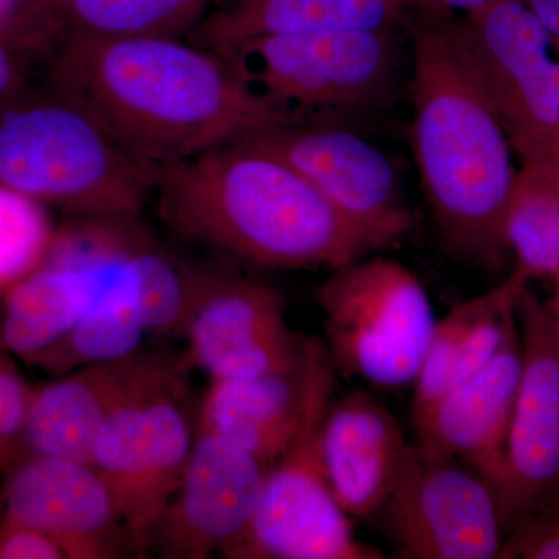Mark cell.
Here are the masks:
<instances>
[{"label":"cell","mask_w":559,"mask_h":559,"mask_svg":"<svg viewBox=\"0 0 559 559\" xmlns=\"http://www.w3.org/2000/svg\"><path fill=\"white\" fill-rule=\"evenodd\" d=\"M51 80L58 97L154 168L299 121L261 97L218 53L176 36L68 33Z\"/></svg>","instance_id":"6da1fadb"},{"label":"cell","mask_w":559,"mask_h":559,"mask_svg":"<svg viewBox=\"0 0 559 559\" xmlns=\"http://www.w3.org/2000/svg\"><path fill=\"white\" fill-rule=\"evenodd\" d=\"M154 191L180 237L260 266L333 271L393 245L246 139L157 168Z\"/></svg>","instance_id":"7a4b0ae2"},{"label":"cell","mask_w":559,"mask_h":559,"mask_svg":"<svg viewBox=\"0 0 559 559\" xmlns=\"http://www.w3.org/2000/svg\"><path fill=\"white\" fill-rule=\"evenodd\" d=\"M412 106V146L441 237L463 259L499 266L518 171L459 24L415 35Z\"/></svg>","instance_id":"3957f363"},{"label":"cell","mask_w":559,"mask_h":559,"mask_svg":"<svg viewBox=\"0 0 559 559\" xmlns=\"http://www.w3.org/2000/svg\"><path fill=\"white\" fill-rule=\"evenodd\" d=\"M157 168L64 98L0 110V183L79 216H139Z\"/></svg>","instance_id":"277c9868"},{"label":"cell","mask_w":559,"mask_h":559,"mask_svg":"<svg viewBox=\"0 0 559 559\" xmlns=\"http://www.w3.org/2000/svg\"><path fill=\"white\" fill-rule=\"evenodd\" d=\"M325 342L305 337L304 407L288 450L267 468L255 514L229 559H382L359 543L330 487L320 430L336 385Z\"/></svg>","instance_id":"5b68a950"},{"label":"cell","mask_w":559,"mask_h":559,"mask_svg":"<svg viewBox=\"0 0 559 559\" xmlns=\"http://www.w3.org/2000/svg\"><path fill=\"white\" fill-rule=\"evenodd\" d=\"M187 360L156 358L103 423L91 465L108 481L135 557L150 539L189 462L197 419L187 406Z\"/></svg>","instance_id":"8992f818"},{"label":"cell","mask_w":559,"mask_h":559,"mask_svg":"<svg viewBox=\"0 0 559 559\" xmlns=\"http://www.w3.org/2000/svg\"><path fill=\"white\" fill-rule=\"evenodd\" d=\"M318 300L336 371L378 388L415 384L439 319L409 267L364 257L333 270Z\"/></svg>","instance_id":"52a82bcc"},{"label":"cell","mask_w":559,"mask_h":559,"mask_svg":"<svg viewBox=\"0 0 559 559\" xmlns=\"http://www.w3.org/2000/svg\"><path fill=\"white\" fill-rule=\"evenodd\" d=\"M139 216H79L55 234L46 257L7 293L0 341L39 360L75 326L116 267L150 237Z\"/></svg>","instance_id":"ba28073f"},{"label":"cell","mask_w":559,"mask_h":559,"mask_svg":"<svg viewBox=\"0 0 559 559\" xmlns=\"http://www.w3.org/2000/svg\"><path fill=\"white\" fill-rule=\"evenodd\" d=\"M261 97L294 109H345L373 100L392 75L390 31H330L246 40L223 55Z\"/></svg>","instance_id":"9c48e42d"},{"label":"cell","mask_w":559,"mask_h":559,"mask_svg":"<svg viewBox=\"0 0 559 559\" xmlns=\"http://www.w3.org/2000/svg\"><path fill=\"white\" fill-rule=\"evenodd\" d=\"M511 146L522 160L543 156L559 131V58L525 0H495L459 24Z\"/></svg>","instance_id":"30bf717a"},{"label":"cell","mask_w":559,"mask_h":559,"mask_svg":"<svg viewBox=\"0 0 559 559\" xmlns=\"http://www.w3.org/2000/svg\"><path fill=\"white\" fill-rule=\"evenodd\" d=\"M522 374L509 436L487 481L503 536L559 496V331L549 304L525 285L516 301Z\"/></svg>","instance_id":"8fae6325"},{"label":"cell","mask_w":559,"mask_h":559,"mask_svg":"<svg viewBox=\"0 0 559 559\" xmlns=\"http://www.w3.org/2000/svg\"><path fill=\"white\" fill-rule=\"evenodd\" d=\"M380 513L404 558L495 559L506 538L488 481L418 443Z\"/></svg>","instance_id":"7c38bea8"},{"label":"cell","mask_w":559,"mask_h":559,"mask_svg":"<svg viewBox=\"0 0 559 559\" xmlns=\"http://www.w3.org/2000/svg\"><path fill=\"white\" fill-rule=\"evenodd\" d=\"M182 337L187 364L210 381L285 373L304 359L305 337L289 329L277 290L226 271L198 267Z\"/></svg>","instance_id":"4fadbf2b"},{"label":"cell","mask_w":559,"mask_h":559,"mask_svg":"<svg viewBox=\"0 0 559 559\" xmlns=\"http://www.w3.org/2000/svg\"><path fill=\"white\" fill-rule=\"evenodd\" d=\"M267 468L229 441L197 429L179 487L151 535L150 554L224 557L252 522Z\"/></svg>","instance_id":"5bb4252c"},{"label":"cell","mask_w":559,"mask_h":559,"mask_svg":"<svg viewBox=\"0 0 559 559\" xmlns=\"http://www.w3.org/2000/svg\"><path fill=\"white\" fill-rule=\"evenodd\" d=\"M246 140L288 162L349 218L393 242L409 231L392 162L355 132L294 121Z\"/></svg>","instance_id":"9a60e30c"},{"label":"cell","mask_w":559,"mask_h":559,"mask_svg":"<svg viewBox=\"0 0 559 559\" xmlns=\"http://www.w3.org/2000/svg\"><path fill=\"white\" fill-rule=\"evenodd\" d=\"M5 516L57 539L68 559L135 557L114 492L91 463L25 459L7 481Z\"/></svg>","instance_id":"2e32d148"},{"label":"cell","mask_w":559,"mask_h":559,"mask_svg":"<svg viewBox=\"0 0 559 559\" xmlns=\"http://www.w3.org/2000/svg\"><path fill=\"white\" fill-rule=\"evenodd\" d=\"M521 374L516 319L496 355L479 371L415 415L419 447L457 460L487 480L506 448Z\"/></svg>","instance_id":"e0dca14e"},{"label":"cell","mask_w":559,"mask_h":559,"mask_svg":"<svg viewBox=\"0 0 559 559\" xmlns=\"http://www.w3.org/2000/svg\"><path fill=\"white\" fill-rule=\"evenodd\" d=\"M411 447L395 415L370 393L331 400L320 454L334 498L352 520L380 513Z\"/></svg>","instance_id":"ac0fdd59"},{"label":"cell","mask_w":559,"mask_h":559,"mask_svg":"<svg viewBox=\"0 0 559 559\" xmlns=\"http://www.w3.org/2000/svg\"><path fill=\"white\" fill-rule=\"evenodd\" d=\"M157 353L90 364L33 392L22 439L32 455L91 463L92 444L110 412L138 384Z\"/></svg>","instance_id":"d6986e66"},{"label":"cell","mask_w":559,"mask_h":559,"mask_svg":"<svg viewBox=\"0 0 559 559\" xmlns=\"http://www.w3.org/2000/svg\"><path fill=\"white\" fill-rule=\"evenodd\" d=\"M532 282L527 272L516 266L495 288L462 301L437 320L414 384L412 417L468 380L496 355L510 326L516 322L518 297Z\"/></svg>","instance_id":"ffe728a7"},{"label":"cell","mask_w":559,"mask_h":559,"mask_svg":"<svg viewBox=\"0 0 559 559\" xmlns=\"http://www.w3.org/2000/svg\"><path fill=\"white\" fill-rule=\"evenodd\" d=\"M304 359L297 370L210 381L197 412V429L215 433L271 466L299 428Z\"/></svg>","instance_id":"44dd1931"},{"label":"cell","mask_w":559,"mask_h":559,"mask_svg":"<svg viewBox=\"0 0 559 559\" xmlns=\"http://www.w3.org/2000/svg\"><path fill=\"white\" fill-rule=\"evenodd\" d=\"M406 7V0H227L201 22L200 46L223 57L267 36L390 31Z\"/></svg>","instance_id":"7402d4cb"},{"label":"cell","mask_w":559,"mask_h":559,"mask_svg":"<svg viewBox=\"0 0 559 559\" xmlns=\"http://www.w3.org/2000/svg\"><path fill=\"white\" fill-rule=\"evenodd\" d=\"M150 238L151 235L124 257L86 314L57 347L39 359L43 366L64 374L90 364L142 352L140 347L148 331L140 307L135 253Z\"/></svg>","instance_id":"603a6c76"},{"label":"cell","mask_w":559,"mask_h":559,"mask_svg":"<svg viewBox=\"0 0 559 559\" xmlns=\"http://www.w3.org/2000/svg\"><path fill=\"white\" fill-rule=\"evenodd\" d=\"M522 162L507 210V248L530 278H550L559 271V164Z\"/></svg>","instance_id":"cb8c5ba5"},{"label":"cell","mask_w":559,"mask_h":559,"mask_svg":"<svg viewBox=\"0 0 559 559\" xmlns=\"http://www.w3.org/2000/svg\"><path fill=\"white\" fill-rule=\"evenodd\" d=\"M66 33L127 38L180 36L197 28L212 0H39Z\"/></svg>","instance_id":"d4e9b609"},{"label":"cell","mask_w":559,"mask_h":559,"mask_svg":"<svg viewBox=\"0 0 559 559\" xmlns=\"http://www.w3.org/2000/svg\"><path fill=\"white\" fill-rule=\"evenodd\" d=\"M55 234L43 202L0 183V294L38 266Z\"/></svg>","instance_id":"484cf974"},{"label":"cell","mask_w":559,"mask_h":559,"mask_svg":"<svg viewBox=\"0 0 559 559\" xmlns=\"http://www.w3.org/2000/svg\"><path fill=\"white\" fill-rule=\"evenodd\" d=\"M66 35L39 0H0V40L11 49L51 46Z\"/></svg>","instance_id":"4316f807"},{"label":"cell","mask_w":559,"mask_h":559,"mask_svg":"<svg viewBox=\"0 0 559 559\" xmlns=\"http://www.w3.org/2000/svg\"><path fill=\"white\" fill-rule=\"evenodd\" d=\"M498 559H559V496L516 522Z\"/></svg>","instance_id":"83f0119b"},{"label":"cell","mask_w":559,"mask_h":559,"mask_svg":"<svg viewBox=\"0 0 559 559\" xmlns=\"http://www.w3.org/2000/svg\"><path fill=\"white\" fill-rule=\"evenodd\" d=\"M27 382L0 352V454H7L22 439L33 399Z\"/></svg>","instance_id":"f1b7e54d"},{"label":"cell","mask_w":559,"mask_h":559,"mask_svg":"<svg viewBox=\"0 0 559 559\" xmlns=\"http://www.w3.org/2000/svg\"><path fill=\"white\" fill-rule=\"evenodd\" d=\"M0 559H68L57 539L47 533L3 516L0 522Z\"/></svg>","instance_id":"f546056e"},{"label":"cell","mask_w":559,"mask_h":559,"mask_svg":"<svg viewBox=\"0 0 559 559\" xmlns=\"http://www.w3.org/2000/svg\"><path fill=\"white\" fill-rule=\"evenodd\" d=\"M20 79V68L14 61L13 49L0 40V103L16 92Z\"/></svg>","instance_id":"4dcf8cb0"},{"label":"cell","mask_w":559,"mask_h":559,"mask_svg":"<svg viewBox=\"0 0 559 559\" xmlns=\"http://www.w3.org/2000/svg\"><path fill=\"white\" fill-rule=\"evenodd\" d=\"M550 33L559 53V0H525Z\"/></svg>","instance_id":"1f68e13d"},{"label":"cell","mask_w":559,"mask_h":559,"mask_svg":"<svg viewBox=\"0 0 559 559\" xmlns=\"http://www.w3.org/2000/svg\"><path fill=\"white\" fill-rule=\"evenodd\" d=\"M550 280L551 283H554V299H551L549 308L551 314H554L555 323H557V329L559 331V271L555 272Z\"/></svg>","instance_id":"d6a6232c"},{"label":"cell","mask_w":559,"mask_h":559,"mask_svg":"<svg viewBox=\"0 0 559 559\" xmlns=\"http://www.w3.org/2000/svg\"><path fill=\"white\" fill-rule=\"evenodd\" d=\"M539 157H547V159L558 162L559 164V131L555 139L551 140L550 145L547 146V150L544 151L543 156Z\"/></svg>","instance_id":"836d02e7"},{"label":"cell","mask_w":559,"mask_h":559,"mask_svg":"<svg viewBox=\"0 0 559 559\" xmlns=\"http://www.w3.org/2000/svg\"><path fill=\"white\" fill-rule=\"evenodd\" d=\"M227 0H212L213 5L219 7L223 5V3H226Z\"/></svg>","instance_id":"e575fe53"}]
</instances>
